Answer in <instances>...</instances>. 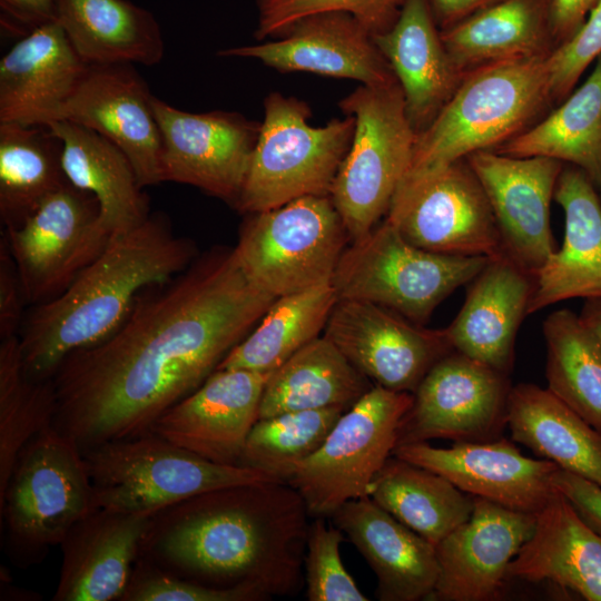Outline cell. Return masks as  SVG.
<instances>
[{
	"instance_id": "5",
	"label": "cell",
	"mask_w": 601,
	"mask_h": 601,
	"mask_svg": "<svg viewBox=\"0 0 601 601\" xmlns=\"http://www.w3.org/2000/svg\"><path fill=\"white\" fill-rule=\"evenodd\" d=\"M81 450L53 425L20 452L0 493L1 529L12 563H40L71 526L97 509Z\"/></svg>"
},
{
	"instance_id": "7",
	"label": "cell",
	"mask_w": 601,
	"mask_h": 601,
	"mask_svg": "<svg viewBox=\"0 0 601 601\" xmlns=\"http://www.w3.org/2000/svg\"><path fill=\"white\" fill-rule=\"evenodd\" d=\"M81 453L97 506L128 513H155L216 489L277 481L248 466L210 462L151 431Z\"/></svg>"
},
{
	"instance_id": "52",
	"label": "cell",
	"mask_w": 601,
	"mask_h": 601,
	"mask_svg": "<svg viewBox=\"0 0 601 601\" xmlns=\"http://www.w3.org/2000/svg\"><path fill=\"white\" fill-rule=\"evenodd\" d=\"M601 189V188H600Z\"/></svg>"
},
{
	"instance_id": "19",
	"label": "cell",
	"mask_w": 601,
	"mask_h": 601,
	"mask_svg": "<svg viewBox=\"0 0 601 601\" xmlns=\"http://www.w3.org/2000/svg\"><path fill=\"white\" fill-rule=\"evenodd\" d=\"M269 375L216 370L159 416L149 431L210 462L240 465Z\"/></svg>"
},
{
	"instance_id": "36",
	"label": "cell",
	"mask_w": 601,
	"mask_h": 601,
	"mask_svg": "<svg viewBox=\"0 0 601 601\" xmlns=\"http://www.w3.org/2000/svg\"><path fill=\"white\" fill-rule=\"evenodd\" d=\"M496 152L570 162L601 188V55L588 79L556 110Z\"/></svg>"
},
{
	"instance_id": "28",
	"label": "cell",
	"mask_w": 601,
	"mask_h": 601,
	"mask_svg": "<svg viewBox=\"0 0 601 601\" xmlns=\"http://www.w3.org/2000/svg\"><path fill=\"white\" fill-rule=\"evenodd\" d=\"M436 24L430 0H404L393 24L373 35L403 91L416 132L431 124L462 80Z\"/></svg>"
},
{
	"instance_id": "42",
	"label": "cell",
	"mask_w": 601,
	"mask_h": 601,
	"mask_svg": "<svg viewBox=\"0 0 601 601\" xmlns=\"http://www.w3.org/2000/svg\"><path fill=\"white\" fill-rule=\"evenodd\" d=\"M404 0H256L258 11L254 37L262 41L285 33L298 20L324 12H345L372 35L388 29Z\"/></svg>"
},
{
	"instance_id": "26",
	"label": "cell",
	"mask_w": 601,
	"mask_h": 601,
	"mask_svg": "<svg viewBox=\"0 0 601 601\" xmlns=\"http://www.w3.org/2000/svg\"><path fill=\"white\" fill-rule=\"evenodd\" d=\"M533 288L534 275L504 254L491 257L470 282L463 306L444 328L452 348L509 375L516 332Z\"/></svg>"
},
{
	"instance_id": "50",
	"label": "cell",
	"mask_w": 601,
	"mask_h": 601,
	"mask_svg": "<svg viewBox=\"0 0 601 601\" xmlns=\"http://www.w3.org/2000/svg\"><path fill=\"white\" fill-rule=\"evenodd\" d=\"M499 0H430L437 24L446 29Z\"/></svg>"
},
{
	"instance_id": "11",
	"label": "cell",
	"mask_w": 601,
	"mask_h": 601,
	"mask_svg": "<svg viewBox=\"0 0 601 601\" xmlns=\"http://www.w3.org/2000/svg\"><path fill=\"white\" fill-rule=\"evenodd\" d=\"M412 403L413 393L374 385L342 414L287 481L312 518H331L346 502L368 496L373 480L393 455Z\"/></svg>"
},
{
	"instance_id": "8",
	"label": "cell",
	"mask_w": 601,
	"mask_h": 601,
	"mask_svg": "<svg viewBox=\"0 0 601 601\" xmlns=\"http://www.w3.org/2000/svg\"><path fill=\"white\" fill-rule=\"evenodd\" d=\"M339 107L354 117L355 128L329 196L354 242L387 214L410 169L417 132L397 81L362 85L342 99Z\"/></svg>"
},
{
	"instance_id": "48",
	"label": "cell",
	"mask_w": 601,
	"mask_h": 601,
	"mask_svg": "<svg viewBox=\"0 0 601 601\" xmlns=\"http://www.w3.org/2000/svg\"><path fill=\"white\" fill-rule=\"evenodd\" d=\"M0 9L2 27L11 33L26 36L56 21L58 0H0Z\"/></svg>"
},
{
	"instance_id": "20",
	"label": "cell",
	"mask_w": 601,
	"mask_h": 601,
	"mask_svg": "<svg viewBox=\"0 0 601 601\" xmlns=\"http://www.w3.org/2000/svg\"><path fill=\"white\" fill-rule=\"evenodd\" d=\"M393 455L444 476L467 494L532 514L555 492L552 475L560 469L549 460L524 456L504 439L455 442L447 449L402 444Z\"/></svg>"
},
{
	"instance_id": "15",
	"label": "cell",
	"mask_w": 601,
	"mask_h": 601,
	"mask_svg": "<svg viewBox=\"0 0 601 601\" xmlns=\"http://www.w3.org/2000/svg\"><path fill=\"white\" fill-rule=\"evenodd\" d=\"M161 139L162 183L194 186L235 205L260 122L235 111L189 112L152 97Z\"/></svg>"
},
{
	"instance_id": "10",
	"label": "cell",
	"mask_w": 601,
	"mask_h": 601,
	"mask_svg": "<svg viewBox=\"0 0 601 601\" xmlns=\"http://www.w3.org/2000/svg\"><path fill=\"white\" fill-rule=\"evenodd\" d=\"M348 239L329 195L304 196L248 214L234 252L248 279L278 298L332 283Z\"/></svg>"
},
{
	"instance_id": "21",
	"label": "cell",
	"mask_w": 601,
	"mask_h": 601,
	"mask_svg": "<svg viewBox=\"0 0 601 601\" xmlns=\"http://www.w3.org/2000/svg\"><path fill=\"white\" fill-rule=\"evenodd\" d=\"M217 56L253 58L279 72L305 71L364 86L397 81L373 35L345 12L305 17L277 40L220 49Z\"/></svg>"
},
{
	"instance_id": "43",
	"label": "cell",
	"mask_w": 601,
	"mask_h": 601,
	"mask_svg": "<svg viewBox=\"0 0 601 601\" xmlns=\"http://www.w3.org/2000/svg\"><path fill=\"white\" fill-rule=\"evenodd\" d=\"M344 533L315 518L309 524L305 559L304 582L309 601H367L341 558L339 546Z\"/></svg>"
},
{
	"instance_id": "2",
	"label": "cell",
	"mask_w": 601,
	"mask_h": 601,
	"mask_svg": "<svg viewBox=\"0 0 601 601\" xmlns=\"http://www.w3.org/2000/svg\"><path fill=\"white\" fill-rule=\"evenodd\" d=\"M306 504L288 483L264 481L208 491L151 515L139 559L216 589H249L267 600L304 581Z\"/></svg>"
},
{
	"instance_id": "30",
	"label": "cell",
	"mask_w": 601,
	"mask_h": 601,
	"mask_svg": "<svg viewBox=\"0 0 601 601\" xmlns=\"http://www.w3.org/2000/svg\"><path fill=\"white\" fill-rule=\"evenodd\" d=\"M56 21L91 65L159 63L165 41L155 16L129 0H58Z\"/></svg>"
},
{
	"instance_id": "32",
	"label": "cell",
	"mask_w": 601,
	"mask_h": 601,
	"mask_svg": "<svg viewBox=\"0 0 601 601\" xmlns=\"http://www.w3.org/2000/svg\"><path fill=\"white\" fill-rule=\"evenodd\" d=\"M506 425L513 441L601 486V432L548 388L529 383L511 387Z\"/></svg>"
},
{
	"instance_id": "14",
	"label": "cell",
	"mask_w": 601,
	"mask_h": 601,
	"mask_svg": "<svg viewBox=\"0 0 601 601\" xmlns=\"http://www.w3.org/2000/svg\"><path fill=\"white\" fill-rule=\"evenodd\" d=\"M510 388L508 374L456 351L449 353L413 392L397 445L496 440L506 425Z\"/></svg>"
},
{
	"instance_id": "9",
	"label": "cell",
	"mask_w": 601,
	"mask_h": 601,
	"mask_svg": "<svg viewBox=\"0 0 601 601\" xmlns=\"http://www.w3.org/2000/svg\"><path fill=\"white\" fill-rule=\"evenodd\" d=\"M490 258L418 248L385 220L344 250L332 284L338 298L375 303L422 325Z\"/></svg>"
},
{
	"instance_id": "25",
	"label": "cell",
	"mask_w": 601,
	"mask_h": 601,
	"mask_svg": "<svg viewBox=\"0 0 601 601\" xmlns=\"http://www.w3.org/2000/svg\"><path fill=\"white\" fill-rule=\"evenodd\" d=\"M331 519L374 571L378 600H430L439 577L435 545L370 496L346 502Z\"/></svg>"
},
{
	"instance_id": "47",
	"label": "cell",
	"mask_w": 601,
	"mask_h": 601,
	"mask_svg": "<svg viewBox=\"0 0 601 601\" xmlns=\"http://www.w3.org/2000/svg\"><path fill=\"white\" fill-rule=\"evenodd\" d=\"M552 484L578 514L601 535V486L574 473L558 469Z\"/></svg>"
},
{
	"instance_id": "39",
	"label": "cell",
	"mask_w": 601,
	"mask_h": 601,
	"mask_svg": "<svg viewBox=\"0 0 601 601\" xmlns=\"http://www.w3.org/2000/svg\"><path fill=\"white\" fill-rule=\"evenodd\" d=\"M548 390L601 432V345L570 309L543 322Z\"/></svg>"
},
{
	"instance_id": "37",
	"label": "cell",
	"mask_w": 601,
	"mask_h": 601,
	"mask_svg": "<svg viewBox=\"0 0 601 601\" xmlns=\"http://www.w3.org/2000/svg\"><path fill=\"white\" fill-rule=\"evenodd\" d=\"M62 144L49 126L0 124V218L2 229L20 226L68 179Z\"/></svg>"
},
{
	"instance_id": "33",
	"label": "cell",
	"mask_w": 601,
	"mask_h": 601,
	"mask_svg": "<svg viewBox=\"0 0 601 601\" xmlns=\"http://www.w3.org/2000/svg\"><path fill=\"white\" fill-rule=\"evenodd\" d=\"M552 0H499L443 29L441 39L461 76L495 62L545 55Z\"/></svg>"
},
{
	"instance_id": "22",
	"label": "cell",
	"mask_w": 601,
	"mask_h": 601,
	"mask_svg": "<svg viewBox=\"0 0 601 601\" xmlns=\"http://www.w3.org/2000/svg\"><path fill=\"white\" fill-rule=\"evenodd\" d=\"M535 526V514L474 496L470 519L435 545L439 577L430 600L489 601Z\"/></svg>"
},
{
	"instance_id": "3",
	"label": "cell",
	"mask_w": 601,
	"mask_h": 601,
	"mask_svg": "<svg viewBox=\"0 0 601 601\" xmlns=\"http://www.w3.org/2000/svg\"><path fill=\"white\" fill-rule=\"evenodd\" d=\"M195 255L194 243L176 235L161 214L115 233L65 292L27 312L19 334L26 374L50 380L69 354L115 332L141 290L168 282Z\"/></svg>"
},
{
	"instance_id": "44",
	"label": "cell",
	"mask_w": 601,
	"mask_h": 601,
	"mask_svg": "<svg viewBox=\"0 0 601 601\" xmlns=\"http://www.w3.org/2000/svg\"><path fill=\"white\" fill-rule=\"evenodd\" d=\"M263 594L249 589H216L171 575L137 559L130 581L120 601H263Z\"/></svg>"
},
{
	"instance_id": "27",
	"label": "cell",
	"mask_w": 601,
	"mask_h": 601,
	"mask_svg": "<svg viewBox=\"0 0 601 601\" xmlns=\"http://www.w3.org/2000/svg\"><path fill=\"white\" fill-rule=\"evenodd\" d=\"M554 198L565 216L562 247L534 276L528 314L559 302L601 298V198L580 168H563Z\"/></svg>"
},
{
	"instance_id": "45",
	"label": "cell",
	"mask_w": 601,
	"mask_h": 601,
	"mask_svg": "<svg viewBox=\"0 0 601 601\" xmlns=\"http://www.w3.org/2000/svg\"><path fill=\"white\" fill-rule=\"evenodd\" d=\"M600 55L601 0H598L580 29L545 57L551 97L565 98Z\"/></svg>"
},
{
	"instance_id": "1",
	"label": "cell",
	"mask_w": 601,
	"mask_h": 601,
	"mask_svg": "<svg viewBox=\"0 0 601 601\" xmlns=\"http://www.w3.org/2000/svg\"><path fill=\"white\" fill-rule=\"evenodd\" d=\"M276 298L234 248L210 252L136 297L109 336L69 354L50 378L52 425L79 449L148 432L198 388Z\"/></svg>"
},
{
	"instance_id": "24",
	"label": "cell",
	"mask_w": 601,
	"mask_h": 601,
	"mask_svg": "<svg viewBox=\"0 0 601 601\" xmlns=\"http://www.w3.org/2000/svg\"><path fill=\"white\" fill-rule=\"evenodd\" d=\"M154 513L97 508L60 543L62 563L53 601H120Z\"/></svg>"
},
{
	"instance_id": "35",
	"label": "cell",
	"mask_w": 601,
	"mask_h": 601,
	"mask_svg": "<svg viewBox=\"0 0 601 601\" xmlns=\"http://www.w3.org/2000/svg\"><path fill=\"white\" fill-rule=\"evenodd\" d=\"M368 496L433 545L466 522L474 496L444 476L392 455L373 480Z\"/></svg>"
},
{
	"instance_id": "41",
	"label": "cell",
	"mask_w": 601,
	"mask_h": 601,
	"mask_svg": "<svg viewBox=\"0 0 601 601\" xmlns=\"http://www.w3.org/2000/svg\"><path fill=\"white\" fill-rule=\"evenodd\" d=\"M345 411L327 407L258 418L247 436L240 465L287 483L296 467L323 444Z\"/></svg>"
},
{
	"instance_id": "46",
	"label": "cell",
	"mask_w": 601,
	"mask_h": 601,
	"mask_svg": "<svg viewBox=\"0 0 601 601\" xmlns=\"http://www.w3.org/2000/svg\"><path fill=\"white\" fill-rule=\"evenodd\" d=\"M27 302L4 236H0V339L20 334Z\"/></svg>"
},
{
	"instance_id": "49",
	"label": "cell",
	"mask_w": 601,
	"mask_h": 601,
	"mask_svg": "<svg viewBox=\"0 0 601 601\" xmlns=\"http://www.w3.org/2000/svg\"><path fill=\"white\" fill-rule=\"evenodd\" d=\"M597 2L598 0H552L550 8L552 39L561 43L569 40L583 24Z\"/></svg>"
},
{
	"instance_id": "29",
	"label": "cell",
	"mask_w": 601,
	"mask_h": 601,
	"mask_svg": "<svg viewBox=\"0 0 601 601\" xmlns=\"http://www.w3.org/2000/svg\"><path fill=\"white\" fill-rule=\"evenodd\" d=\"M509 578L551 581L588 601H601V535L555 490L508 568Z\"/></svg>"
},
{
	"instance_id": "4",
	"label": "cell",
	"mask_w": 601,
	"mask_h": 601,
	"mask_svg": "<svg viewBox=\"0 0 601 601\" xmlns=\"http://www.w3.org/2000/svg\"><path fill=\"white\" fill-rule=\"evenodd\" d=\"M545 57L495 62L465 75L431 124L417 132L405 176L441 168L519 135L551 97Z\"/></svg>"
},
{
	"instance_id": "13",
	"label": "cell",
	"mask_w": 601,
	"mask_h": 601,
	"mask_svg": "<svg viewBox=\"0 0 601 601\" xmlns=\"http://www.w3.org/2000/svg\"><path fill=\"white\" fill-rule=\"evenodd\" d=\"M385 220L408 243L432 253L503 254L490 203L467 161L405 176Z\"/></svg>"
},
{
	"instance_id": "51",
	"label": "cell",
	"mask_w": 601,
	"mask_h": 601,
	"mask_svg": "<svg viewBox=\"0 0 601 601\" xmlns=\"http://www.w3.org/2000/svg\"><path fill=\"white\" fill-rule=\"evenodd\" d=\"M579 316L601 345V298L585 299Z\"/></svg>"
},
{
	"instance_id": "31",
	"label": "cell",
	"mask_w": 601,
	"mask_h": 601,
	"mask_svg": "<svg viewBox=\"0 0 601 601\" xmlns=\"http://www.w3.org/2000/svg\"><path fill=\"white\" fill-rule=\"evenodd\" d=\"M62 144L61 164L68 181L92 194L104 223L115 234L149 215V199L127 156L100 134L60 120L48 125Z\"/></svg>"
},
{
	"instance_id": "17",
	"label": "cell",
	"mask_w": 601,
	"mask_h": 601,
	"mask_svg": "<svg viewBox=\"0 0 601 601\" xmlns=\"http://www.w3.org/2000/svg\"><path fill=\"white\" fill-rule=\"evenodd\" d=\"M490 203L502 252L535 276L554 253L550 204L562 161L480 150L466 157Z\"/></svg>"
},
{
	"instance_id": "18",
	"label": "cell",
	"mask_w": 601,
	"mask_h": 601,
	"mask_svg": "<svg viewBox=\"0 0 601 601\" xmlns=\"http://www.w3.org/2000/svg\"><path fill=\"white\" fill-rule=\"evenodd\" d=\"M152 97L134 65H91L60 120L110 140L127 156L141 187L156 186L162 183V139Z\"/></svg>"
},
{
	"instance_id": "6",
	"label": "cell",
	"mask_w": 601,
	"mask_h": 601,
	"mask_svg": "<svg viewBox=\"0 0 601 601\" xmlns=\"http://www.w3.org/2000/svg\"><path fill=\"white\" fill-rule=\"evenodd\" d=\"M309 106L295 97L270 92L248 170L234 207L255 214L304 196L331 195L349 149L355 119L335 118L325 126L308 124Z\"/></svg>"
},
{
	"instance_id": "23",
	"label": "cell",
	"mask_w": 601,
	"mask_h": 601,
	"mask_svg": "<svg viewBox=\"0 0 601 601\" xmlns=\"http://www.w3.org/2000/svg\"><path fill=\"white\" fill-rule=\"evenodd\" d=\"M88 68L57 21L22 36L0 60V124L59 121Z\"/></svg>"
},
{
	"instance_id": "40",
	"label": "cell",
	"mask_w": 601,
	"mask_h": 601,
	"mask_svg": "<svg viewBox=\"0 0 601 601\" xmlns=\"http://www.w3.org/2000/svg\"><path fill=\"white\" fill-rule=\"evenodd\" d=\"M56 395L51 380L29 377L19 336L0 339V493L23 447L52 425Z\"/></svg>"
},
{
	"instance_id": "38",
	"label": "cell",
	"mask_w": 601,
	"mask_h": 601,
	"mask_svg": "<svg viewBox=\"0 0 601 601\" xmlns=\"http://www.w3.org/2000/svg\"><path fill=\"white\" fill-rule=\"evenodd\" d=\"M337 300L332 283L276 298L217 370L272 373L319 336Z\"/></svg>"
},
{
	"instance_id": "12",
	"label": "cell",
	"mask_w": 601,
	"mask_h": 601,
	"mask_svg": "<svg viewBox=\"0 0 601 601\" xmlns=\"http://www.w3.org/2000/svg\"><path fill=\"white\" fill-rule=\"evenodd\" d=\"M29 307L62 292L107 247L114 233L97 198L69 181L18 227L2 229Z\"/></svg>"
},
{
	"instance_id": "34",
	"label": "cell",
	"mask_w": 601,
	"mask_h": 601,
	"mask_svg": "<svg viewBox=\"0 0 601 601\" xmlns=\"http://www.w3.org/2000/svg\"><path fill=\"white\" fill-rule=\"evenodd\" d=\"M373 386L328 338L318 336L270 373L258 418L327 407L348 410Z\"/></svg>"
},
{
	"instance_id": "16",
	"label": "cell",
	"mask_w": 601,
	"mask_h": 601,
	"mask_svg": "<svg viewBox=\"0 0 601 601\" xmlns=\"http://www.w3.org/2000/svg\"><path fill=\"white\" fill-rule=\"evenodd\" d=\"M374 385L413 393L431 367L453 352L445 329H427L375 303L338 298L324 328Z\"/></svg>"
}]
</instances>
